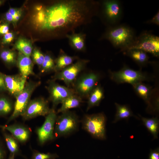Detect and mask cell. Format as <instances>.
<instances>
[{"label": "cell", "instance_id": "cell-3", "mask_svg": "<svg viewBox=\"0 0 159 159\" xmlns=\"http://www.w3.org/2000/svg\"><path fill=\"white\" fill-rule=\"evenodd\" d=\"M39 81L32 80L26 82L22 91L15 98L13 110L7 119L6 125L20 116H22L30 101L32 95L41 84Z\"/></svg>", "mask_w": 159, "mask_h": 159}, {"label": "cell", "instance_id": "cell-6", "mask_svg": "<svg viewBox=\"0 0 159 159\" xmlns=\"http://www.w3.org/2000/svg\"><path fill=\"white\" fill-rule=\"evenodd\" d=\"M109 73L110 79L117 84L127 83L132 85L149 79L146 73L133 69L125 65L119 71H110Z\"/></svg>", "mask_w": 159, "mask_h": 159}, {"label": "cell", "instance_id": "cell-10", "mask_svg": "<svg viewBox=\"0 0 159 159\" xmlns=\"http://www.w3.org/2000/svg\"><path fill=\"white\" fill-rule=\"evenodd\" d=\"M57 117L55 109L52 108L46 116L43 124L37 129L38 141L40 145H43L54 138V128Z\"/></svg>", "mask_w": 159, "mask_h": 159}, {"label": "cell", "instance_id": "cell-34", "mask_svg": "<svg viewBox=\"0 0 159 159\" xmlns=\"http://www.w3.org/2000/svg\"><path fill=\"white\" fill-rule=\"evenodd\" d=\"M0 136V159H6V147L3 139Z\"/></svg>", "mask_w": 159, "mask_h": 159}, {"label": "cell", "instance_id": "cell-27", "mask_svg": "<svg viewBox=\"0 0 159 159\" xmlns=\"http://www.w3.org/2000/svg\"><path fill=\"white\" fill-rule=\"evenodd\" d=\"M0 58L7 65L12 66L17 62L16 53L11 50L4 48L0 50Z\"/></svg>", "mask_w": 159, "mask_h": 159}, {"label": "cell", "instance_id": "cell-15", "mask_svg": "<svg viewBox=\"0 0 159 159\" xmlns=\"http://www.w3.org/2000/svg\"><path fill=\"white\" fill-rule=\"evenodd\" d=\"M0 129L8 132L21 143L26 142L29 139L31 133L30 128L20 123L10 125H0Z\"/></svg>", "mask_w": 159, "mask_h": 159}, {"label": "cell", "instance_id": "cell-17", "mask_svg": "<svg viewBox=\"0 0 159 159\" xmlns=\"http://www.w3.org/2000/svg\"><path fill=\"white\" fill-rule=\"evenodd\" d=\"M3 139L10 153L9 155L15 158L20 155L21 151L19 142L8 132L1 130Z\"/></svg>", "mask_w": 159, "mask_h": 159}, {"label": "cell", "instance_id": "cell-38", "mask_svg": "<svg viewBox=\"0 0 159 159\" xmlns=\"http://www.w3.org/2000/svg\"><path fill=\"white\" fill-rule=\"evenodd\" d=\"M148 159H159V148L150 151Z\"/></svg>", "mask_w": 159, "mask_h": 159}, {"label": "cell", "instance_id": "cell-31", "mask_svg": "<svg viewBox=\"0 0 159 159\" xmlns=\"http://www.w3.org/2000/svg\"><path fill=\"white\" fill-rule=\"evenodd\" d=\"M58 157V155L56 153H44L34 151L32 159H56Z\"/></svg>", "mask_w": 159, "mask_h": 159}, {"label": "cell", "instance_id": "cell-19", "mask_svg": "<svg viewBox=\"0 0 159 159\" xmlns=\"http://www.w3.org/2000/svg\"><path fill=\"white\" fill-rule=\"evenodd\" d=\"M141 67L145 66L148 62L149 57L145 52L140 49H131L123 52Z\"/></svg>", "mask_w": 159, "mask_h": 159}, {"label": "cell", "instance_id": "cell-16", "mask_svg": "<svg viewBox=\"0 0 159 159\" xmlns=\"http://www.w3.org/2000/svg\"><path fill=\"white\" fill-rule=\"evenodd\" d=\"M19 74L23 77L27 79L30 75H34L33 64L30 57L27 56L19 52L17 62Z\"/></svg>", "mask_w": 159, "mask_h": 159}, {"label": "cell", "instance_id": "cell-32", "mask_svg": "<svg viewBox=\"0 0 159 159\" xmlns=\"http://www.w3.org/2000/svg\"><path fill=\"white\" fill-rule=\"evenodd\" d=\"M31 55L34 62L40 67L44 61V55L37 49L33 51Z\"/></svg>", "mask_w": 159, "mask_h": 159}, {"label": "cell", "instance_id": "cell-23", "mask_svg": "<svg viewBox=\"0 0 159 159\" xmlns=\"http://www.w3.org/2000/svg\"><path fill=\"white\" fill-rule=\"evenodd\" d=\"M14 103L8 96L0 94V117H5L12 113Z\"/></svg>", "mask_w": 159, "mask_h": 159}, {"label": "cell", "instance_id": "cell-18", "mask_svg": "<svg viewBox=\"0 0 159 159\" xmlns=\"http://www.w3.org/2000/svg\"><path fill=\"white\" fill-rule=\"evenodd\" d=\"M104 97V91L100 85H98L90 93L87 98V111L92 108L98 106Z\"/></svg>", "mask_w": 159, "mask_h": 159}, {"label": "cell", "instance_id": "cell-22", "mask_svg": "<svg viewBox=\"0 0 159 159\" xmlns=\"http://www.w3.org/2000/svg\"><path fill=\"white\" fill-rule=\"evenodd\" d=\"M116 111L114 120L112 122L115 123L123 119L128 120L130 117H134L138 119V117L133 114L129 107L126 105H121L115 103Z\"/></svg>", "mask_w": 159, "mask_h": 159}, {"label": "cell", "instance_id": "cell-12", "mask_svg": "<svg viewBox=\"0 0 159 159\" xmlns=\"http://www.w3.org/2000/svg\"><path fill=\"white\" fill-rule=\"evenodd\" d=\"M50 110L48 101L40 97L31 100L22 117L25 121L39 116H46Z\"/></svg>", "mask_w": 159, "mask_h": 159}, {"label": "cell", "instance_id": "cell-25", "mask_svg": "<svg viewBox=\"0 0 159 159\" xmlns=\"http://www.w3.org/2000/svg\"><path fill=\"white\" fill-rule=\"evenodd\" d=\"M144 125L152 135L154 139L158 138L159 120L157 117L147 118L140 116Z\"/></svg>", "mask_w": 159, "mask_h": 159}, {"label": "cell", "instance_id": "cell-14", "mask_svg": "<svg viewBox=\"0 0 159 159\" xmlns=\"http://www.w3.org/2000/svg\"><path fill=\"white\" fill-rule=\"evenodd\" d=\"M3 75L7 91L16 98L24 88L27 79L20 74L9 75L3 73Z\"/></svg>", "mask_w": 159, "mask_h": 159}, {"label": "cell", "instance_id": "cell-37", "mask_svg": "<svg viewBox=\"0 0 159 159\" xmlns=\"http://www.w3.org/2000/svg\"><path fill=\"white\" fill-rule=\"evenodd\" d=\"M148 24H152L158 26L159 25V12L158 11L154 16L150 20L147 21L146 22Z\"/></svg>", "mask_w": 159, "mask_h": 159}, {"label": "cell", "instance_id": "cell-2", "mask_svg": "<svg viewBox=\"0 0 159 159\" xmlns=\"http://www.w3.org/2000/svg\"><path fill=\"white\" fill-rule=\"evenodd\" d=\"M104 37L113 46L124 52L134 43L136 37L131 28L125 25H116L110 26L107 30Z\"/></svg>", "mask_w": 159, "mask_h": 159}, {"label": "cell", "instance_id": "cell-41", "mask_svg": "<svg viewBox=\"0 0 159 159\" xmlns=\"http://www.w3.org/2000/svg\"><path fill=\"white\" fill-rule=\"evenodd\" d=\"M21 15V11L20 10L16 15L14 17L15 23L16 24L19 20Z\"/></svg>", "mask_w": 159, "mask_h": 159}, {"label": "cell", "instance_id": "cell-7", "mask_svg": "<svg viewBox=\"0 0 159 159\" xmlns=\"http://www.w3.org/2000/svg\"><path fill=\"white\" fill-rule=\"evenodd\" d=\"M100 78L99 73L94 72L78 76L72 85L75 93L82 98H87L91 92L98 85Z\"/></svg>", "mask_w": 159, "mask_h": 159}, {"label": "cell", "instance_id": "cell-28", "mask_svg": "<svg viewBox=\"0 0 159 159\" xmlns=\"http://www.w3.org/2000/svg\"><path fill=\"white\" fill-rule=\"evenodd\" d=\"M55 62L51 56L49 54L44 55L43 62L40 67V73H49L55 71Z\"/></svg>", "mask_w": 159, "mask_h": 159}, {"label": "cell", "instance_id": "cell-13", "mask_svg": "<svg viewBox=\"0 0 159 159\" xmlns=\"http://www.w3.org/2000/svg\"><path fill=\"white\" fill-rule=\"evenodd\" d=\"M104 16L110 26H115L120 20L122 14L120 1L117 0H108L103 3Z\"/></svg>", "mask_w": 159, "mask_h": 159}, {"label": "cell", "instance_id": "cell-35", "mask_svg": "<svg viewBox=\"0 0 159 159\" xmlns=\"http://www.w3.org/2000/svg\"><path fill=\"white\" fill-rule=\"evenodd\" d=\"M9 23L4 22L0 24V36H4L9 32Z\"/></svg>", "mask_w": 159, "mask_h": 159}, {"label": "cell", "instance_id": "cell-30", "mask_svg": "<svg viewBox=\"0 0 159 159\" xmlns=\"http://www.w3.org/2000/svg\"><path fill=\"white\" fill-rule=\"evenodd\" d=\"M36 11L33 16V21L34 24L40 28L45 20V9L42 7L39 9L36 10Z\"/></svg>", "mask_w": 159, "mask_h": 159}, {"label": "cell", "instance_id": "cell-29", "mask_svg": "<svg viewBox=\"0 0 159 159\" xmlns=\"http://www.w3.org/2000/svg\"><path fill=\"white\" fill-rule=\"evenodd\" d=\"M70 41L74 48L77 50L82 51L84 48L83 37L80 34H74L69 36Z\"/></svg>", "mask_w": 159, "mask_h": 159}, {"label": "cell", "instance_id": "cell-24", "mask_svg": "<svg viewBox=\"0 0 159 159\" xmlns=\"http://www.w3.org/2000/svg\"><path fill=\"white\" fill-rule=\"evenodd\" d=\"M77 59L76 57L71 56L63 53L61 54L55 62L54 72L60 71L71 65Z\"/></svg>", "mask_w": 159, "mask_h": 159}, {"label": "cell", "instance_id": "cell-9", "mask_svg": "<svg viewBox=\"0 0 159 159\" xmlns=\"http://www.w3.org/2000/svg\"><path fill=\"white\" fill-rule=\"evenodd\" d=\"M88 62V60L85 59L78 60L62 70L55 72L52 79L62 81L66 86L70 87L80 73L85 69Z\"/></svg>", "mask_w": 159, "mask_h": 159}, {"label": "cell", "instance_id": "cell-43", "mask_svg": "<svg viewBox=\"0 0 159 159\" xmlns=\"http://www.w3.org/2000/svg\"><path fill=\"white\" fill-rule=\"evenodd\" d=\"M7 159H14V157L11 156L9 155V156Z\"/></svg>", "mask_w": 159, "mask_h": 159}, {"label": "cell", "instance_id": "cell-1", "mask_svg": "<svg viewBox=\"0 0 159 159\" xmlns=\"http://www.w3.org/2000/svg\"><path fill=\"white\" fill-rule=\"evenodd\" d=\"M89 11L84 1H61L45 9V20L40 29L62 32L71 29L84 22Z\"/></svg>", "mask_w": 159, "mask_h": 159}, {"label": "cell", "instance_id": "cell-11", "mask_svg": "<svg viewBox=\"0 0 159 159\" xmlns=\"http://www.w3.org/2000/svg\"><path fill=\"white\" fill-rule=\"evenodd\" d=\"M49 93V100L54 109L64 99L76 94L73 88L59 85L52 79L49 80L47 87Z\"/></svg>", "mask_w": 159, "mask_h": 159}, {"label": "cell", "instance_id": "cell-33", "mask_svg": "<svg viewBox=\"0 0 159 159\" xmlns=\"http://www.w3.org/2000/svg\"><path fill=\"white\" fill-rule=\"evenodd\" d=\"M14 35L11 32H8L4 34L1 39V43L3 45H7L10 43L13 40Z\"/></svg>", "mask_w": 159, "mask_h": 159}, {"label": "cell", "instance_id": "cell-42", "mask_svg": "<svg viewBox=\"0 0 159 159\" xmlns=\"http://www.w3.org/2000/svg\"><path fill=\"white\" fill-rule=\"evenodd\" d=\"M4 0H0V6L4 3Z\"/></svg>", "mask_w": 159, "mask_h": 159}, {"label": "cell", "instance_id": "cell-36", "mask_svg": "<svg viewBox=\"0 0 159 159\" xmlns=\"http://www.w3.org/2000/svg\"><path fill=\"white\" fill-rule=\"evenodd\" d=\"M3 73L0 72V94L7 92L5 85Z\"/></svg>", "mask_w": 159, "mask_h": 159}, {"label": "cell", "instance_id": "cell-26", "mask_svg": "<svg viewBox=\"0 0 159 159\" xmlns=\"http://www.w3.org/2000/svg\"><path fill=\"white\" fill-rule=\"evenodd\" d=\"M15 47L19 52L25 55L30 57L32 52V47L30 42L23 38H19L15 43Z\"/></svg>", "mask_w": 159, "mask_h": 159}, {"label": "cell", "instance_id": "cell-8", "mask_svg": "<svg viewBox=\"0 0 159 159\" xmlns=\"http://www.w3.org/2000/svg\"><path fill=\"white\" fill-rule=\"evenodd\" d=\"M134 49L149 53L158 57L159 56V37L150 32L144 31L136 37L133 44L127 50Z\"/></svg>", "mask_w": 159, "mask_h": 159}, {"label": "cell", "instance_id": "cell-20", "mask_svg": "<svg viewBox=\"0 0 159 159\" xmlns=\"http://www.w3.org/2000/svg\"><path fill=\"white\" fill-rule=\"evenodd\" d=\"M82 98L76 94L70 96L62 102L61 106L58 110L57 113H62L69 110L78 107L82 102Z\"/></svg>", "mask_w": 159, "mask_h": 159}, {"label": "cell", "instance_id": "cell-40", "mask_svg": "<svg viewBox=\"0 0 159 159\" xmlns=\"http://www.w3.org/2000/svg\"><path fill=\"white\" fill-rule=\"evenodd\" d=\"M20 10L17 9L10 8L8 11L14 17L15 16Z\"/></svg>", "mask_w": 159, "mask_h": 159}, {"label": "cell", "instance_id": "cell-21", "mask_svg": "<svg viewBox=\"0 0 159 159\" xmlns=\"http://www.w3.org/2000/svg\"><path fill=\"white\" fill-rule=\"evenodd\" d=\"M132 86L136 94L150 106V100L152 94L151 87L143 82L136 83Z\"/></svg>", "mask_w": 159, "mask_h": 159}, {"label": "cell", "instance_id": "cell-4", "mask_svg": "<svg viewBox=\"0 0 159 159\" xmlns=\"http://www.w3.org/2000/svg\"><path fill=\"white\" fill-rule=\"evenodd\" d=\"M106 117L103 113L86 115L82 121V129L96 139H106L105 123Z\"/></svg>", "mask_w": 159, "mask_h": 159}, {"label": "cell", "instance_id": "cell-39", "mask_svg": "<svg viewBox=\"0 0 159 159\" xmlns=\"http://www.w3.org/2000/svg\"><path fill=\"white\" fill-rule=\"evenodd\" d=\"M4 18L6 22L11 23L14 25L16 24L15 23L14 17L8 11L6 12L4 15Z\"/></svg>", "mask_w": 159, "mask_h": 159}, {"label": "cell", "instance_id": "cell-5", "mask_svg": "<svg viewBox=\"0 0 159 159\" xmlns=\"http://www.w3.org/2000/svg\"><path fill=\"white\" fill-rule=\"evenodd\" d=\"M80 121L77 115L68 110L57 116L55 122L54 133L55 138L66 136L78 129Z\"/></svg>", "mask_w": 159, "mask_h": 159}]
</instances>
